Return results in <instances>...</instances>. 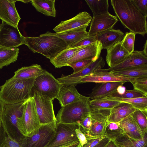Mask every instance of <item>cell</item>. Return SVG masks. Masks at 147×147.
<instances>
[{
  "label": "cell",
  "instance_id": "cb8c5ba5",
  "mask_svg": "<svg viewBox=\"0 0 147 147\" xmlns=\"http://www.w3.org/2000/svg\"><path fill=\"white\" fill-rule=\"evenodd\" d=\"M88 26H83L65 33L54 34L64 40L69 47L88 37L86 31Z\"/></svg>",
  "mask_w": 147,
  "mask_h": 147
},
{
  "label": "cell",
  "instance_id": "5bb4252c",
  "mask_svg": "<svg viewBox=\"0 0 147 147\" xmlns=\"http://www.w3.org/2000/svg\"><path fill=\"white\" fill-rule=\"evenodd\" d=\"M135 78L121 76L113 73L107 69L100 68L93 73L82 78L80 82L81 83L86 82L101 83L118 81L130 82Z\"/></svg>",
  "mask_w": 147,
  "mask_h": 147
},
{
  "label": "cell",
  "instance_id": "db71d44e",
  "mask_svg": "<svg viewBox=\"0 0 147 147\" xmlns=\"http://www.w3.org/2000/svg\"><path fill=\"white\" fill-rule=\"evenodd\" d=\"M125 91V87L123 86H121L118 87L116 92L118 94H123Z\"/></svg>",
  "mask_w": 147,
  "mask_h": 147
},
{
  "label": "cell",
  "instance_id": "ab89813d",
  "mask_svg": "<svg viewBox=\"0 0 147 147\" xmlns=\"http://www.w3.org/2000/svg\"><path fill=\"white\" fill-rule=\"evenodd\" d=\"M116 91L107 96L114 98H130L140 97L144 96L142 92L134 89L125 90L123 94H118Z\"/></svg>",
  "mask_w": 147,
  "mask_h": 147
},
{
  "label": "cell",
  "instance_id": "4fadbf2b",
  "mask_svg": "<svg viewBox=\"0 0 147 147\" xmlns=\"http://www.w3.org/2000/svg\"><path fill=\"white\" fill-rule=\"evenodd\" d=\"M105 63L103 58L100 56L96 60L81 70L68 76H62L57 79L61 86L72 85L76 86L81 83L80 80L82 78L93 73L99 68H103Z\"/></svg>",
  "mask_w": 147,
  "mask_h": 147
},
{
  "label": "cell",
  "instance_id": "83f0119b",
  "mask_svg": "<svg viewBox=\"0 0 147 147\" xmlns=\"http://www.w3.org/2000/svg\"><path fill=\"white\" fill-rule=\"evenodd\" d=\"M147 131L143 138L139 140L134 139L123 134L114 141L118 147H147Z\"/></svg>",
  "mask_w": 147,
  "mask_h": 147
},
{
  "label": "cell",
  "instance_id": "7bdbcfd3",
  "mask_svg": "<svg viewBox=\"0 0 147 147\" xmlns=\"http://www.w3.org/2000/svg\"><path fill=\"white\" fill-rule=\"evenodd\" d=\"M96 35L87 38L80 41L67 48H72L80 47L86 46L92 44L96 42Z\"/></svg>",
  "mask_w": 147,
  "mask_h": 147
},
{
  "label": "cell",
  "instance_id": "4dcf8cb0",
  "mask_svg": "<svg viewBox=\"0 0 147 147\" xmlns=\"http://www.w3.org/2000/svg\"><path fill=\"white\" fill-rule=\"evenodd\" d=\"M111 71L128 77L137 78L147 76V63Z\"/></svg>",
  "mask_w": 147,
  "mask_h": 147
},
{
  "label": "cell",
  "instance_id": "7c38bea8",
  "mask_svg": "<svg viewBox=\"0 0 147 147\" xmlns=\"http://www.w3.org/2000/svg\"><path fill=\"white\" fill-rule=\"evenodd\" d=\"M24 37L18 28L2 21L0 27V46L17 48L24 44Z\"/></svg>",
  "mask_w": 147,
  "mask_h": 147
},
{
  "label": "cell",
  "instance_id": "6da1fadb",
  "mask_svg": "<svg viewBox=\"0 0 147 147\" xmlns=\"http://www.w3.org/2000/svg\"><path fill=\"white\" fill-rule=\"evenodd\" d=\"M111 5L125 28L143 36L147 33L146 17L136 8L131 0H111Z\"/></svg>",
  "mask_w": 147,
  "mask_h": 147
},
{
  "label": "cell",
  "instance_id": "3957f363",
  "mask_svg": "<svg viewBox=\"0 0 147 147\" xmlns=\"http://www.w3.org/2000/svg\"><path fill=\"white\" fill-rule=\"evenodd\" d=\"M36 78L19 80L12 77L0 87V99L6 104L24 101L32 96Z\"/></svg>",
  "mask_w": 147,
  "mask_h": 147
},
{
  "label": "cell",
  "instance_id": "9a60e30c",
  "mask_svg": "<svg viewBox=\"0 0 147 147\" xmlns=\"http://www.w3.org/2000/svg\"><path fill=\"white\" fill-rule=\"evenodd\" d=\"M92 19V17L88 12H81L72 18L61 21L53 30L56 33H65L83 26H88Z\"/></svg>",
  "mask_w": 147,
  "mask_h": 147
},
{
  "label": "cell",
  "instance_id": "d6a6232c",
  "mask_svg": "<svg viewBox=\"0 0 147 147\" xmlns=\"http://www.w3.org/2000/svg\"><path fill=\"white\" fill-rule=\"evenodd\" d=\"M104 98L107 99L129 103L136 109L147 111V96L144 95L142 97L130 98H114L107 96Z\"/></svg>",
  "mask_w": 147,
  "mask_h": 147
},
{
  "label": "cell",
  "instance_id": "277c9868",
  "mask_svg": "<svg viewBox=\"0 0 147 147\" xmlns=\"http://www.w3.org/2000/svg\"><path fill=\"white\" fill-rule=\"evenodd\" d=\"M89 97L82 95L78 101L61 107L58 111L56 118L57 123H77L90 114V109Z\"/></svg>",
  "mask_w": 147,
  "mask_h": 147
},
{
  "label": "cell",
  "instance_id": "d4e9b609",
  "mask_svg": "<svg viewBox=\"0 0 147 147\" xmlns=\"http://www.w3.org/2000/svg\"><path fill=\"white\" fill-rule=\"evenodd\" d=\"M75 85L61 87L56 98L58 100L61 107L78 101L82 95L78 91Z\"/></svg>",
  "mask_w": 147,
  "mask_h": 147
},
{
  "label": "cell",
  "instance_id": "ffe728a7",
  "mask_svg": "<svg viewBox=\"0 0 147 147\" xmlns=\"http://www.w3.org/2000/svg\"><path fill=\"white\" fill-rule=\"evenodd\" d=\"M145 63H147V56L142 51H134L119 63L107 69L111 71Z\"/></svg>",
  "mask_w": 147,
  "mask_h": 147
},
{
  "label": "cell",
  "instance_id": "bcb514c9",
  "mask_svg": "<svg viewBox=\"0 0 147 147\" xmlns=\"http://www.w3.org/2000/svg\"><path fill=\"white\" fill-rule=\"evenodd\" d=\"M103 138L87 139V143L81 147H93L99 143Z\"/></svg>",
  "mask_w": 147,
  "mask_h": 147
},
{
  "label": "cell",
  "instance_id": "30bf717a",
  "mask_svg": "<svg viewBox=\"0 0 147 147\" xmlns=\"http://www.w3.org/2000/svg\"><path fill=\"white\" fill-rule=\"evenodd\" d=\"M57 123L42 125L38 132L30 137L24 136L19 142L22 147H45L54 135Z\"/></svg>",
  "mask_w": 147,
  "mask_h": 147
},
{
  "label": "cell",
  "instance_id": "e0dca14e",
  "mask_svg": "<svg viewBox=\"0 0 147 147\" xmlns=\"http://www.w3.org/2000/svg\"><path fill=\"white\" fill-rule=\"evenodd\" d=\"M13 0H0V19L6 23L18 28L21 18Z\"/></svg>",
  "mask_w": 147,
  "mask_h": 147
},
{
  "label": "cell",
  "instance_id": "8fae6325",
  "mask_svg": "<svg viewBox=\"0 0 147 147\" xmlns=\"http://www.w3.org/2000/svg\"><path fill=\"white\" fill-rule=\"evenodd\" d=\"M110 110H91L90 116L91 121L90 127L86 135V139L105 137L107 120Z\"/></svg>",
  "mask_w": 147,
  "mask_h": 147
},
{
  "label": "cell",
  "instance_id": "1f68e13d",
  "mask_svg": "<svg viewBox=\"0 0 147 147\" xmlns=\"http://www.w3.org/2000/svg\"><path fill=\"white\" fill-rule=\"evenodd\" d=\"M19 49L0 46V69L17 60Z\"/></svg>",
  "mask_w": 147,
  "mask_h": 147
},
{
  "label": "cell",
  "instance_id": "e575fe53",
  "mask_svg": "<svg viewBox=\"0 0 147 147\" xmlns=\"http://www.w3.org/2000/svg\"><path fill=\"white\" fill-rule=\"evenodd\" d=\"M121 102L103 98L90 100L89 105L91 110H111Z\"/></svg>",
  "mask_w": 147,
  "mask_h": 147
},
{
  "label": "cell",
  "instance_id": "4316f807",
  "mask_svg": "<svg viewBox=\"0 0 147 147\" xmlns=\"http://www.w3.org/2000/svg\"><path fill=\"white\" fill-rule=\"evenodd\" d=\"M45 70L38 64L24 67L15 72L13 78L19 80H25L36 78L42 74Z\"/></svg>",
  "mask_w": 147,
  "mask_h": 147
},
{
  "label": "cell",
  "instance_id": "d6986e66",
  "mask_svg": "<svg viewBox=\"0 0 147 147\" xmlns=\"http://www.w3.org/2000/svg\"><path fill=\"white\" fill-rule=\"evenodd\" d=\"M124 36V33L120 30L112 28L98 33L96 39L101 44L102 49H107L121 41Z\"/></svg>",
  "mask_w": 147,
  "mask_h": 147
},
{
  "label": "cell",
  "instance_id": "44dd1931",
  "mask_svg": "<svg viewBox=\"0 0 147 147\" xmlns=\"http://www.w3.org/2000/svg\"><path fill=\"white\" fill-rule=\"evenodd\" d=\"M136 109L129 103L121 102L110 110L107 122L118 123L125 118L131 115Z\"/></svg>",
  "mask_w": 147,
  "mask_h": 147
},
{
  "label": "cell",
  "instance_id": "f5cc1de1",
  "mask_svg": "<svg viewBox=\"0 0 147 147\" xmlns=\"http://www.w3.org/2000/svg\"><path fill=\"white\" fill-rule=\"evenodd\" d=\"M104 147H118L114 140H110Z\"/></svg>",
  "mask_w": 147,
  "mask_h": 147
},
{
  "label": "cell",
  "instance_id": "7a4b0ae2",
  "mask_svg": "<svg viewBox=\"0 0 147 147\" xmlns=\"http://www.w3.org/2000/svg\"><path fill=\"white\" fill-rule=\"evenodd\" d=\"M24 44L34 53L41 54L50 60L67 47L64 40L49 31L38 37H24Z\"/></svg>",
  "mask_w": 147,
  "mask_h": 147
},
{
  "label": "cell",
  "instance_id": "11a10c76",
  "mask_svg": "<svg viewBox=\"0 0 147 147\" xmlns=\"http://www.w3.org/2000/svg\"><path fill=\"white\" fill-rule=\"evenodd\" d=\"M147 40H146L144 46V49L142 51L144 55L146 56H147Z\"/></svg>",
  "mask_w": 147,
  "mask_h": 147
},
{
  "label": "cell",
  "instance_id": "8992f818",
  "mask_svg": "<svg viewBox=\"0 0 147 147\" xmlns=\"http://www.w3.org/2000/svg\"><path fill=\"white\" fill-rule=\"evenodd\" d=\"M17 125L20 132L24 136H31L38 132L41 125L32 96L27 100L22 115L18 119Z\"/></svg>",
  "mask_w": 147,
  "mask_h": 147
},
{
  "label": "cell",
  "instance_id": "b9f144b4",
  "mask_svg": "<svg viewBox=\"0 0 147 147\" xmlns=\"http://www.w3.org/2000/svg\"><path fill=\"white\" fill-rule=\"evenodd\" d=\"M140 12L144 16H147V0H131Z\"/></svg>",
  "mask_w": 147,
  "mask_h": 147
},
{
  "label": "cell",
  "instance_id": "836d02e7",
  "mask_svg": "<svg viewBox=\"0 0 147 147\" xmlns=\"http://www.w3.org/2000/svg\"><path fill=\"white\" fill-rule=\"evenodd\" d=\"M85 1L92 11L93 16L109 12L108 0H85Z\"/></svg>",
  "mask_w": 147,
  "mask_h": 147
},
{
  "label": "cell",
  "instance_id": "f1b7e54d",
  "mask_svg": "<svg viewBox=\"0 0 147 147\" xmlns=\"http://www.w3.org/2000/svg\"><path fill=\"white\" fill-rule=\"evenodd\" d=\"M87 46L72 48L67 47L50 60V61L56 68L66 66V63L69 59L77 51Z\"/></svg>",
  "mask_w": 147,
  "mask_h": 147
},
{
  "label": "cell",
  "instance_id": "8d00e7d4",
  "mask_svg": "<svg viewBox=\"0 0 147 147\" xmlns=\"http://www.w3.org/2000/svg\"><path fill=\"white\" fill-rule=\"evenodd\" d=\"M123 134V131L117 123L107 122L105 136L110 140H114Z\"/></svg>",
  "mask_w": 147,
  "mask_h": 147
},
{
  "label": "cell",
  "instance_id": "f35d334b",
  "mask_svg": "<svg viewBox=\"0 0 147 147\" xmlns=\"http://www.w3.org/2000/svg\"><path fill=\"white\" fill-rule=\"evenodd\" d=\"M130 82L132 84L134 89L147 96V76L136 78Z\"/></svg>",
  "mask_w": 147,
  "mask_h": 147
},
{
  "label": "cell",
  "instance_id": "7402d4cb",
  "mask_svg": "<svg viewBox=\"0 0 147 147\" xmlns=\"http://www.w3.org/2000/svg\"><path fill=\"white\" fill-rule=\"evenodd\" d=\"M126 82H113L101 83L92 90L90 94V100L105 97L116 92L118 87L123 86Z\"/></svg>",
  "mask_w": 147,
  "mask_h": 147
},
{
  "label": "cell",
  "instance_id": "9f6ffc18",
  "mask_svg": "<svg viewBox=\"0 0 147 147\" xmlns=\"http://www.w3.org/2000/svg\"></svg>",
  "mask_w": 147,
  "mask_h": 147
},
{
  "label": "cell",
  "instance_id": "f6af8a7d",
  "mask_svg": "<svg viewBox=\"0 0 147 147\" xmlns=\"http://www.w3.org/2000/svg\"><path fill=\"white\" fill-rule=\"evenodd\" d=\"M75 131L77 136L80 142L81 146H82L87 142L86 136L81 131L80 127L76 129Z\"/></svg>",
  "mask_w": 147,
  "mask_h": 147
},
{
  "label": "cell",
  "instance_id": "f546056e",
  "mask_svg": "<svg viewBox=\"0 0 147 147\" xmlns=\"http://www.w3.org/2000/svg\"><path fill=\"white\" fill-rule=\"evenodd\" d=\"M55 0H32L30 3L36 10L47 16L55 17Z\"/></svg>",
  "mask_w": 147,
  "mask_h": 147
},
{
  "label": "cell",
  "instance_id": "816d5d0a",
  "mask_svg": "<svg viewBox=\"0 0 147 147\" xmlns=\"http://www.w3.org/2000/svg\"><path fill=\"white\" fill-rule=\"evenodd\" d=\"M79 141L67 144L60 147H81Z\"/></svg>",
  "mask_w": 147,
  "mask_h": 147
},
{
  "label": "cell",
  "instance_id": "52a82bcc",
  "mask_svg": "<svg viewBox=\"0 0 147 147\" xmlns=\"http://www.w3.org/2000/svg\"><path fill=\"white\" fill-rule=\"evenodd\" d=\"M80 127L77 123H57L55 132L45 147H60L79 141L75 130Z\"/></svg>",
  "mask_w": 147,
  "mask_h": 147
},
{
  "label": "cell",
  "instance_id": "f907efd6",
  "mask_svg": "<svg viewBox=\"0 0 147 147\" xmlns=\"http://www.w3.org/2000/svg\"><path fill=\"white\" fill-rule=\"evenodd\" d=\"M5 104L0 99V127L1 126V118Z\"/></svg>",
  "mask_w": 147,
  "mask_h": 147
},
{
  "label": "cell",
  "instance_id": "c3c4849f",
  "mask_svg": "<svg viewBox=\"0 0 147 147\" xmlns=\"http://www.w3.org/2000/svg\"><path fill=\"white\" fill-rule=\"evenodd\" d=\"M6 134L2 126L0 127V147H5Z\"/></svg>",
  "mask_w": 147,
  "mask_h": 147
},
{
  "label": "cell",
  "instance_id": "484cf974",
  "mask_svg": "<svg viewBox=\"0 0 147 147\" xmlns=\"http://www.w3.org/2000/svg\"><path fill=\"white\" fill-rule=\"evenodd\" d=\"M107 50L106 60L110 67L119 63L129 54L123 47L121 41L117 42Z\"/></svg>",
  "mask_w": 147,
  "mask_h": 147
},
{
  "label": "cell",
  "instance_id": "ba28073f",
  "mask_svg": "<svg viewBox=\"0 0 147 147\" xmlns=\"http://www.w3.org/2000/svg\"><path fill=\"white\" fill-rule=\"evenodd\" d=\"M32 96L40 124L57 123L52 100L32 88Z\"/></svg>",
  "mask_w": 147,
  "mask_h": 147
},
{
  "label": "cell",
  "instance_id": "ee69618b",
  "mask_svg": "<svg viewBox=\"0 0 147 147\" xmlns=\"http://www.w3.org/2000/svg\"><path fill=\"white\" fill-rule=\"evenodd\" d=\"M80 125L81 131L86 136L91 125V121L90 114L81 121Z\"/></svg>",
  "mask_w": 147,
  "mask_h": 147
},
{
  "label": "cell",
  "instance_id": "60d3db41",
  "mask_svg": "<svg viewBox=\"0 0 147 147\" xmlns=\"http://www.w3.org/2000/svg\"><path fill=\"white\" fill-rule=\"evenodd\" d=\"M95 61L92 59H85L67 64L66 66L72 67L74 70L73 73H75L83 69L92 62Z\"/></svg>",
  "mask_w": 147,
  "mask_h": 147
},
{
  "label": "cell",
  "instance_id": "7dc6e473",
  "mask_svg": "<svg viewBox=\"0 0 147 147\" xmlns=\"http://www.w3.org/2000/svg\"><path fill=\"white\" fill-rule=\"evenodd\" d=\"M5 147H22L19 143L7 136Z\"/></svg>",
  "mask_w": 147,
  "mask_h": 147
},
{
  "label": "cell",
  "instance_id": "74e56055",
  "mask_svg": "<svg viewBox=\"0 0 147 147\" xmlns=\"http://www.w3.org/2000/svg\"><path fill=\"white\" fill-rule=\"evenodd\" d=\"M136 34L131 32H127L121 41L123 47L129 54L134 51Z\"/></svg>",
  "mask_w": 147,
  "mask_h": 147
},
{
  "label": "cell",
  "instance_id": "681fc988",
  "mask_svg": "<svg viewBox=\"0 0 147 147\" xmlns=\"http://www.w3.org/2000/svg\"><path fill=\"white\" fill-rule=\"evenodd\" d=\"M110 140L105 136L97 144L93 147H104Z\"/></svg>",
  "mask_w": 147,
  "mask_h": 147
},
{
  "label": "cell",
  "instance_id": "ac0fdd59",
  "mask_svg": "<svg viewBox=\"0 0 147 147\" xmlns=\"http://www.w3.org/2000/svg\"><path fill=\"white\" fill-rule=\"evenodd\" d=\"M102 47L100 43L97 41L77 51L67 62V64L78 61L88 59L96 60L100 56Z\"/></svg>",
  "mask_w": 147,
  "mask_h": 147
},
{
  "label": "cell",
  "instance_id": "603a6c76",
  "mask_svg": "<svg viewBox=\"0 0 147 147\" xmlns=\"http://www.w3.org/2000/svg\"><path fill=\"white\" fill-rule=\"evenodd\" d=\"M117 123L123 131V134L136 140H139L143 138L145 132L147 131H143L131 115L125 118Z\"/></svg>",
  "mask_w": 147,
  "mask_h": 147
},
{
  "label": "cell",
  "instance_id": "9c48e42d",
  "mask_svg": "<svg viewBox=\"0 0 147 147\" xmlns=\"http://www.w3.org/2000/svg\"><path fill=\"white\" fill-rule=\"evenodd\" d=\"M61 87L57 80L45 70L42 74L36 78L33 89L53 100L56 98Z\"/></svg>",
  "mask_w": 147,
  "mask_h": 147
},
{
  "label": "cell",
  "instance_id": "5b68a950",
  "mask_svg": "<svg viewBox=\"0 0 147 147\" xmlns=\"http://www.w3.org/2000/svg\"><path fill=\"white\" fill-rule=\"evenodd\" d=\"M27 100L16 104H5L2 115L1 126L4 132L7 136L18 143L24 136L18 129L17 121L22 115Z\"/></svg>",
  "mask_w": 147,
  "mask_h": 147
},
{
  "label": "cell",
  "instance_id": "2e32d148",
  "mask_svg": "<svg viewBox=\"0 0 147 147\" xmlns=\"http://www.w3.org/2000/svg\"><path fill=\"white\" fill-rule=\"evenodd\" d=\"M118 20L116 16L109 12L93 16L88 32V36H94L99 32L113 28Z\"/></svg>",
  "mask_w": 147,
  "mask_h": 147
},
{
  "label": "cell",
  "instance_id": "d590c367",
  "mask_svg": "<svg viewBox=\"0 0 147 147\" xmlns=\"http://www.w3.org/2000/svg\"><path fill=\"white\" fill-rule=\"evenodd\" d=\"M131 116L143 131H147V111L136 109Z\"/></svg>",
  "mask_w": 147,
  "mask_h": 147
}]
</instances>
